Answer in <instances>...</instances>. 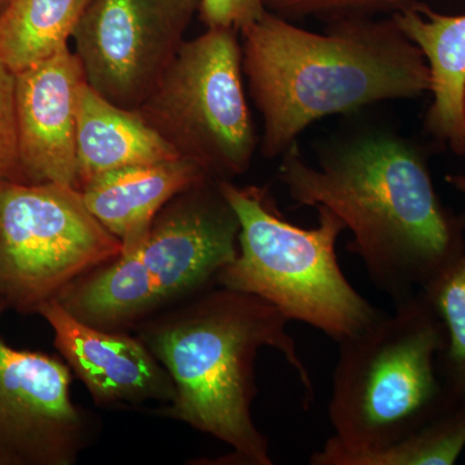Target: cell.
I'll return each instance as SVG.
<instances>
[{
  "mask_svg": "<svg viewBox=\"0 0 465 465\" xmlns=\"http://www.w3.org/2000/svg\"><path fill=\"white\" fill-rule=\"evenodd\" d=\"M281 183L296 206H324L353 238L348 250L397 302L421 291L465 253V213L434 189L428 154L387 131H363L324 146L317 166L298 143L283 154Z\"/></svg>",
  "mask_w": 465,
  "mask_h": 465,
  "instance_id": "obj_1",
  "label": "cell"
},
{
  "mask_svg": "<svg viewBox=\"0 0 465 465\" xmlns=\"http://www.w3.org/2000/svg\"><path fill=\"white\" fill-rule=\"evenodd\" d=\"M307 32L266 11L241 30L242 70L264 121L262 152L283 155L309 124L430 90L424 54L397 25L349 17Z\"/></svg>",
  "mask_w": 465,
  "mask_h": 465,
  "instance_id": "obj_2",
  "label": "cell"
},
{
  "mask_svg": "<svg viewBox=\"0 0 465 465\" xmlns=\"http://www.w3.org/2000/svg\"><path fill=\"white\" fill-rule=\"evenodd\" d=\"M289 322L264 299L222 286L202 291L173 313L150 321L139 338L167 370L174 387L173 402L162 415L224 442L234 464H273L269 440L251 412L258 394L260 349L281 351L309 402L314 399L307 366L287 332Z\"/></svg>",
  "mask_w": 465,
  "mask_h": 465,
  "instance_id": "obj_3",
  "label": "cell"
},
{
  "mask_svg": "<svg viewBox=\"0 0 465 465\" xmlns=\"http://www.w3.org/2000/svg\"><path fill=\"white\" fill-rule=\"evenodd\" d=\"M339 344L326 451L384 448L457 405L440 371L448 335L423 291Z\"/></svg>",
  "mask_w": 465,
  "mask_h": 465,
  "instance_id": "obj_4",
  "label": "cell"
},
{
  "mask_svg": "<svg viewBox=\"0 0 465 465\" xmlns=\"http://www.w3.org/2000/svg\"><path fill=\"white\" fill-rule=\"evenodd\" d=\"M240 231L219 180L206 177L168 202L136 247L76 280L57 302L85 324L121 331L216 283L237 256Z\"/></svg>",
  "mask_w": 465,
  "mask_h": 465,
  "instance_id": "obj_5",
  "label": "cell"
},
{
  "mask_svg": "<svg viewBox=\"0 0 465 465\" xmlns=\"http://www.w3.org/2000/svg\"><path fill=\"white\" fill-rule=\"evenodd\" d=\"M240 220L238 253L217 274V286L251 293L341 342L381 316L342 273L336 241L347 226L317 206L318 225L304 229L283 219L265 189L219 180Z\"/></svg>",
  "mask_w": 465,
  "mask_h": 465,
  "instance_id": "obj_6",
  "label": "cell"
},
{
  "mask_svg": "<svg viewBox=\"0 0 465 465\" xmlns=\"http://www.w3.org/2000/svg\"><path fill=\"white\" fill-rule=\"evenodd\" d=\"M234 27H207L183 42L139 114L180 158L216 180L249 171L256 149Z\"/></svg>",
  "mask_w": 465,
  "mask_h": 465,
  "instance_id": "obj_7",
  "label": "cell"
},
{
  "mask_svg": "<svg viewBox=\"0 0 465 465\" xmlns=\"http://www.w3.org/2000/svg\"><path fill=\"white\" fill-rule=\"evenodd\" d=\"M122 252V242L63 183L0 182V295L36 312Z\"/></svg>",
  "mask_w": 465,
  "mask_h": 465,
  "instance_id": "obj_8",
  "label": "cell"
},
{
  "mask_svg": "<svg viewBox=\"0 0 465 465\" xmlns=\"http://www.w3.org/2000/svg\"><path fill=\"white\" fill-rule=\"evenodd\" d=\"M200 7L201 0H92L72 36L85 84L121 108H139Z\"/></svg>",
  "mask_w": 465,
  "mask_h": 465,
  "instance_id": "obj_9",
  "label": "cell"
},
{
  "mask_svg": "<svg viewBox=\"0 0 465 465\" xmlns=\"http://www.w3.org/2000/svg\"><path fill=\"white\" fill-rule=\"evenodd\" d=\"M69 367L57 358L0 341V460L72 465L85 421L70 399Z\"/></svg>",
  "mask_w": 465,
  "mask_h": 465,
  "instance_id": "obj_10",
  "label": "cell"
},
{
  "mask_svg": "<svg viewBox=\"0 0 465 465\" xmlns=\"http://www.w3.org/2000/svg\"><path fill=\"white\" fill-rule=\"evenodd\" d=\"M84 70L69 47L16 74L18 167L23 183L78 189L76 106Z\"/></svg>",
  "mask_w": 465,
  "mask_h": 465,
  "instance_id": "obj_11",
  "label": "cell"
},
{
  "mask_svg": "<svg viewBox=\"0 0 465 465\" xmlns=\"http://www.w3.org/2000/svg\"><path fill=\"white\" fill-rule=\"evenodd\" d=\"M38 313L54 330L67 365L100 405L173 402V382L142 339L85 324L56 299L45 302Z\"/></svg>",
  "mask_w": 465,
  "mask_h": 465,
  "instance_id": "obj_12",
  "label": "cell"
},
{
  "mask_svg": "<svg viewBox=\"0 0 465 465\" xmlns=\"http://www.w3.org/2000/svg\"><path fill=\"white\" fill-rule=\"evenodd\" d=\"M206 177L194 162L173 158L108 171L79 191L92 215L128 251L145 238L168 202Z\"/></svg>",
  "mask_w": 465,
  "mask_h": 465,
  "instance_id": "obj_13",
  "label": "cell"
},
{
  "mask_svg": "<svg viewBox=\"0 0 465 465\" xmlns=\"http://www.w3.org/2000/svg\"><path fill=\"white\" fill-rule=\"evenodd\" d=\"M393 18L430 67L433 100L425 113V131L465 158V15L437 14L419 2Z\"/></svg>",
  "mask_w": 465,
  "mask_h": 465,
  "instance_id": "obj_14",
  "label": "cell"
},
{
  "mask_svg": "<svg viewBox=\"0 0 465 465\" xmlns=\"http://www.w3.org/2000/svg\"><path fill=\"white\" fill-rule=\"evenodd\" d=\"M180 158L136 109L106 100L82 84L76 106L78 189L108 171Z\"/></svg>",
  "mask_w": 465,
  "mask_h": 465,
  "instance_id": "obj_15",
  "label": "cell"
},
{
  "mask_svg": "<svg viewBox=\"0 0 465 465\" xmlns=\"http://www.w3.org/2000/svg\"><path fill=\"white\" fill-rule=\"evenodd\" d=\"M92 0H11L0 16V61L17 74L69 47Z\"/></svg>",
  "mask_w": 465,
  "mask_h": 465,
  "instance_id": "obj_16",
  "label": "cell"
},
{
  "mask_svg": "<svg viewBox=\"0 0 465 465\" xmlns=\"http://www.w3.org/2000/svg\"><path fill=\"white\" fill-rule=\"evenodd\" d=\"M465 450V403L428 421L384 448L367 451H326L309 458L312 465H452Z\"/></svg>",
  "mask_w": 465,
  "mask_h": 465,
  "instance_id": "obj_17",
  "label": "cell"
},
{
  "mask_svg": "<svg viewBox=\"0 0 465 465\" xmlns=\"http://www.w3.org/2000/svg\"><path fill=\"white\" fill-rule=\"evenodd\" d=\"M448 335L440 371L450 396L465 403V253L423 290Z\"/></svg>",
  "mask_w": 465,
  "mask_h": 465,
  "instance_id": "obj_18",
  "label": "cell"
},
{
  "mask_svg": "<svg viewBox=\"0 0 465 465\" xmlns=\"http://www.w3.org/2000/svg\"><path fill=\"white\" fill-rule=\"evenodd\" d=\"M266 11L284 20L313 16L327 23L349 17H372L396 14L418 5V0H262Z\"/></svg>",
  "mask_w": 465,
  "mask_h": 465,
  "instance_id": "obj_19",
  "label": "cell"
},
{
  "mask_svg": "<svg viewBox=\"0 0 465 465\" xmlns=\"http://www.w3.org/2000/svg\"><path fill=\"white\" fill-rule=\"evenodd\" d=\"M16 74L0 61V182H20Z\"/></svg>",
  "mask_w": 465,
  "mask_h": 465,
  "instance_id": "obj_20",
  "label": "cell"
},
{
  "mask_svg": "<svg viewBox=\"0 0 465 465\" xmlns=\"http://www.w3.org/2000/svg\"><path fill=\"white\" fill-rule=\"evenodd\" d=\"M262 0H201L200 17L207 27H243L262 17Z\"/></svg>",
  "mask_w": 465,
  "mask_h": 465,
  "instance_id": "obj_21",
  "label": "cell"
},
{
  "mask_svg": "<svg viewBox=\"0 0 465 465\" xmlns=\"http://www.w3.org/2000/svg\"><path fill=\"white\" fill-rule=\"evenodd\" d=\"M446 182H448L452 188L465 194V174H449V176H446Z\"/></svg>",
  "mask_w": 465,
  "mask_h": 465,
  "instance_id": "obj_22",
  "label": "cell"
},
{
  "mask_svg": "<svg viewBox=\"0 0 465 465\" xmlns=\"http://www.w3.org/2000/svg\"><path fill=\"white\" fill-rule=\"evenodd\" d=\"M9 3H11V0H0V16H2V14L5 11V8L8 7Z\"/></svg>",
  "mask_w": 465,
  "mask_h": 465,
  "instance_id": "obj_23",
  "label": "cell"
},
{
  "mask_svg": "<svg viewBox=\"0 0 465 465\" xmlns=\"http://www.w3.org/2000/svg\"><path fill=\"white\" fill-rule=\"evenodd\" d=\"M464 115H465V92H464Z\"/></svg>",
  "mask_w": 465,
  "mask_h": 465,
  "instance_id": "obj_24",
  "label": "cell"
}]
</instances>
